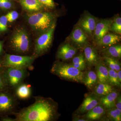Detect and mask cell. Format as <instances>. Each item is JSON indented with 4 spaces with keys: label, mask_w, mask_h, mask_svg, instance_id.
Returning a JSON list of instances; mask_svg holds the SVG:
<instances>
[{
    "label": "cell",
    "mask_w": 121,
    "mask_h": 121,
    "mask_svg": "<svg viewBox=\"0 0 121 121\" xmlns=\"http://www.w3.org/2000/svg\"><path fill=\"white\" fill-rule=\"evenodd\" d=\"M35 99L33 104L13 113L16 121H52L57 119V103L51 98L38 96Z\"/></svg>",
    "instance_id": "obj_1"
},
{
    "label": "cell",
    "mask_w": 121,
    "mask_h": 121,
    "mask_svg": "<svg viewBox=\"0 0 121 121\" xmlns=\"http://www.w3.org/2000/svg\"><path fill=\"white\" fill-rule=\"evenodd\" d=\"M51 72L62 79L78 83H82L84 74L71 64L60 62L53 64Z\"/></svg>",
    "instance_id": "obj_2"
},
{
    "label": "cell",
    "mask_w": 121,
    "mask_h": 121,
    "mask_svg": "<svg viewBox=\"0 0 121 121\" xmlns=\"http://www.w3.org/2000/svg\"><path fill=\"white\" fill-rule=\"evenodd\" d=\"M28 23L34 29L44 32L55 22V17L52 13L45 12H36L27 15Z\"/></svg>",
    "instance_id": "obj_3"
},
{
    "label": "cell",
    "mask_w": 121,
    "mask_h": 121,
    "mask_svg": "<svg viewBox=\"0 0 121 121\" xmlns=\"http://www.w3.org/2000/svg\"><path fill=\"white\" fill-rule=\"evenodd\" d=\"M55 27L56 23L54 22L50 28L37 38L35 43L33 56L36 58L44 54L49 50L52 44Z\"/></svg>",
    "instance_id": "obj_4"
},
{
    "label": "cell",
    "mask_w": 121,
    "mask_h": 121,
    "mask_svg": "<svg viewBox=\"0 0 121 121\" xmlns=\"http://www.w3.org/2000/svg\"><path fill=\"white\" fill-rule=\"evenodd\" d=\"M12 50L18 53H25L30 49L29 38L26 31L22 29H18L13 33L11 40Z\"/></svg>",
    "instance_id": "obj_5"
},
{
    "label": "cell",
    "mask_w": 121,
    "mask_h": 121,
    "mask_svg": "<svg viewBox=\"0 0 121 121\" xmlns=\"http://www.w3.org/2000/svg\"><path fill=\"white\" fill-rule=\"evenodd\" d=\"M35 57L33 56H20L6 54L4 65L6 68L26 69L32 66Z\"/></svg>",
    "instance_id": "obj_6"
},
{
    "label": "cell",
    "mask_w": 121,
    "mask_h": 121,
    "mask_svg": "<svg viewBox=\"0 0 121 121\" xmlns=\"http://www.w3.org/2000/svg\"><path fill=\"white\" fill-rule=\"evenodd\" d=\"M26 69L7 67L4 74L8 85L16 88L22 83L27 75Z\"/></svg>",
    "instance_id": "obj_7"
},
{
    "label": "cell",
    "mask_w": 121,
    "mask_h": 121,
    "mask_svg": "<svg viewBox=\"0 0 121 121\" xmlns=\"http://www.w3.org/2000/svg\"><path fill=\"white\" fill-rule=\"evenodd\" d=\"M16 105V99L12 94L0 93V113L13 114Z\"/></svg>",
    "instance_id": "obj_8"
},
{
    "label": "cell",
    "mask_w": 121,
    "mask_h": 121,
    "mask_svg": "<svg viewBox=\"0 0 121 121\" xmlns=\"http://www.w3.org/2000/svg\"><path fill=\"white\" fill-rule=\"evenodd\" d=\"M97 20L90 13L84 14L79 20L77 25L88 35L89 38L93 36Z\"/></svg>",
    "instance_id": "obj_9"
},
{
    "label": "cell",
    "mask_w": 121,
    "mask_h": 121,
    "mask_svg": "<svg viewBox=\"0 0 121 121\" xmlns=\"http://www.w3.org/2000/svg\"><path fill=\"white\" fill-rule=\"evenodd\" d=\"M89 37L78 25L74 28L69 37L71 41L77 47L84 48L87 45Z\"/></svg>",
    "instance_id": "obj_10"
},
{
    "label": "cell",
    "mask_w": 121,
    "mask_h": 121,
    "mask_svg": "<svg viewBox=\"0 0 121 121\" xmlns=\"http://www.w3.org/2000/svg\"><path fill=\"white\" fill-rule=\"evenodd\" d=\"M112 20L111 19H104L98 21L93 35L95 43L108 33L110 30Z\"/></svg>",
    "instance_id": "obj_11"
},
{
    "label": "cell",
    "mask_w": 121,
    "mask_h": 121,
    "mask_svg": "<svg viewBox=\"0 0 121 121\" xmlns=\"http://www.w3.org/2000/svg\"><path fill=\"white\" fill-rule=\"evenodd\" d=\"M100 104L99 97L94 93L87 95L77 111L79 114L87 113Z\"/></svg>",
    "instance_id": "obj_12"
},
{
    "label": "cell",
    "mask_w": 121,
    "mask_h": 121,
    "mask_svg": "<svg viewBox=\"0 0 121 121\" xmlns=\"http://www.w3.org/2000/svg\"><path fill=\"white\" fill-rule=\"evenodd\" d=\"M83 51L86 65L89 67L95 66L100 61L97 51L94 47L87 45L83 48Z\"/></svg>",
    "instance_id": "obj_13"
},
{
    "label": "cell",
    "mask_w": 121,
    "mask_h": 121,
    "mask_svg": "<svg viewBox=\"0 0 121 121\" xmlns=\"http://www.w3.org/2000/svg\"><path fill=\"white\" fill-rule=\"evenodd\" d=\"M77 52V48L69 43H64L58 50L57 58L62 60H69L74 57Z\"/></svg>",
    "instance_id": "obj_14"
},
{
    "label": "cell",
    "mask_w": 121,
    "mask_h": 121,
    "mask_svg": "<svg viewBox=\"0 0 121 121\" xmlns=\"http://www.w3.org/2000/svg\"><path fill=\"white\" fill-rule=\"evenodd\" d=\"M121 40L120 35L108 33L95 43L98 46L106 48L117 44L121 41Z\"/></svg>",
    "instance_id": "obj_15"
},
{
    "label": "cell",
    "mask_w": 121,
    "mask_h": 121,
    "mask_svg": "<svg viewBox=\"0 0 121 121\" xmlns=\"http://www.w3.org/2000/svg\"><path fill=\"white\" fill-rule=\"evenodd\" d=\"M95 66L98 82L109 83V73L107 66L100 60Z\"/></svg>",
    "instance_id": "obj_16"
},
{
    "label": "cell",
    "mask_w": 121,
    "mask_h": 121,
    "mask_svg": "<svg viewBox=\"0 0 121 121\" xmlns=\"http://www.w3.org/2000/svg\"><path fill=\"white\" fill-rule=\"evenodd\" d=\"M106 109L104 106L99 104L87 112L84 117L88 121L98 120L104 115Z\"/></svg>",
    "instance_id": "obj_17"
},
{
    "label": "cell",
    "mask_w": 121,
    "mask_h": 121,
    "mask_svg": "<svg viewBox=\"0 0 121 121\" xmlns=\"http://www.w3.org/2000/svg\"><path fill=\"white\" fill-rule=\"evenodd\" d=\"M20 1L23 8L31 13L41 11L44 8L39 0H20Z\"/></svg>",
    "instance_id": "obj_18"
},
{
    "label": "cell",
    "mask_w": 121,
    "mask_h": 121,
    "mask_svg": "<svg viewBox=\"0 0 121 121\" xmlns=\"http://www.w3.org/2000/svg\"><path fill=\"white\" fill-rule=\"evenodd\" d=\"M118 95V92L113 91L108 94L101 97L99 98L100 103L104 106L106 109H108L115 107V100Z\"/></svg>",
    "instance_id": "obj_19"
},
{
    "label": "cell",
    "mask_w": 121,
    "mask_h": 121,
    "mask_svg": "<svg viewBox=\"0 0 121 121\" xmlns=\"http://www.w3.org/2000/svg\"><path fill=\"white\" fill-rule=\"evenodd\" d=\"M104 56H106L119 59L121 57V44H115L105 48L102 51Z\"/></svg>",
    "instance_id": "obj_20"
},
{
    "label": "cell",
    "mask_w": 121,
    "mask_h": 121,
    "mask_svg": "<svg viewBox=\"0 0 121 121\" xmlns=\"http://www.w3.org/2000/svg\"><path fill=\"white\" fill-rule=\"evenodd\" d=\"M98 82L97 74L93 71H89L84 73L82 82L89 89L94 88Z\"/></svg>",
    "instance_id": "obj_21"
},
{
    "label": "cell",
    "mask_w": 121,
    "mask_h": 121,
    "mask_svg": "<svg viewBox=\"0 0 121 121\" xmlns=\"http://www.w3.org/2000/svg\"><path fill=\"white\" fill-rule=\"evenodd\" d=\"M98 83L94 87V93L98 97H103L114 91L112 86L109 83Z\"/></svg>",
    "instance_id": "obj_22"
},
{
    "label": "cell",
    "mask_w": 121,
    "mask_h": 121,
    "mask_svg": "<svg viewBox=\"0 0 121 121\" xmlns=\"http://www.w3.org/2000/svg\"><path fill=\"white\" fill-rule=\"evenodd\" d=\"M16 88V95L19 98L27 99L31 96V89L30 85L21 83Z\"/></svg>",
    "instance_id": "obj_23"
},
{
    "label": "cell",
    "mask_w": 121,
    "mask_h": 121,
    "mask_svg": "<svg viewBox=\"0 0 121 121\" xmlns=\"http://www.w3.org/2000/svg\"><path fill=\"white\" fill-rule=\"evenodd\" d=\"M104 63L109 68L117 72L121 70V63L118 59L109 56H104Z\"/></svg>",
    "instance_id": "obj_24"
},
{
    "label": "cell",
    "mask_w": 121,
    "mask_h": 121,
    "mask_svg": "<svg viewBox=\"0 0 121 121\" xmlns=\"http://www.w3.org/2000/svg\"><path fill=\"white\" fill-rule=\"evenodd\" d=\"M71 65L81 71L85 70L86 68V64L83 54L80 53L74 57L72 60Z\"/></svg>",
    "instance_id": "obj_25"
},
{
    "label": "cell",
    "mask_w": 121,
    "mask_h": 121,
    "mask_svg": "<svg viewBox=\"0 0 121 121\" xmlns=\"http://www.w3.org/2000/svg\"><path fill=\"white\" fill-rule=\"evenodd\" d=\"M108 69L109 73V83L111 86L121 87V82L118 80L117 72L108 67Z\"/></svg>",
    "instance_id": "obj_26"
},
{
    "label": "cell",
    "mask_w": 121,
    "mask_h": 121,
    "mask_svg": "<svg viewBox=\"0 0 121 121\" xmlns=\"http://www.w3.org/2000/svg\"><path fill=\"white\" fill-rule=\"evenodd\" d=\"M111 25L110 30L114 34H121V18L120 16L116 17L113 20Z\"/></svg>",
    "instance_id": "obj_27"
},
{
    "label": "cell",
    "mask_w": 121,
    "mask_h": 121,
    "mask_svg": "<svg viewBox=\"0 0 121 121\" xmlns=\"http://www.w3.org/2000/svg\"><path fill=\"white\" fill-rule=\"evenodd\" d=\"M107 114L108 117L112 121H121V111L115 107L108 109Z\"/></svg>",
    "instance_id": "obj_28"
},
{
    "label": "cell",
    "mask_w": 121,
    "mask_h": 121,
    "mask_svg": "<svg viewBox=\"0 0 121 121\" xmlns=\"http://www.w3.org/2000/svg\"><path fill=\"white\" fill-rule=\"evenodd\" d=\"M8 22V20L5 16L0 17V32H3L7 30Z\"/></svg>",
    "instance_id": "obj_29"
},
{
    "label": "cell",
    "mask_w": 121,
    "mask_h": 121,
    "mask_svg": "<svg viewBox=\"0 0 121 121\" xmlns=\"http://www.w3.org/2000/svg\"><path fill=\"white\" fill-rule=\"evenodd\" d=\"M8 22H13L18 18L19 13L16 11H13L9 12L5 15Z\"/></svg>",
    "instance_id": "obj_30"
},
{
    "label": "cell",
    "mask_w": 121,
    "mask_h": 121,
    "mask_svg": "<svg viewBox=\"0 0 121 121\" xmlns=\"http://www.w3.org/2000/svg\"><path fill=\"white\" fill-rule=\"evenodd\" d=\"M12 7V3L9 0H0V8L3 10H8Z\"/></svg>",
    "instance_id": "obj_31"
},
{
    "label": "cell",
    "mask_w": 121,
    "mask_h": 121,
    "mask_svg": "<svg viewBox=\"0 0 121 121\" xmlns=\"http://www.w3.org/2000/svg\"><path fill=\"white\" fill-rule=\"evenodd\" d=\"M39 1L44 7L51 9H53L55 7L54 0H39Z\"/></svg>",
    "instance_id": "obj_32"
},
{
    "label": "cell",
    "mask_w": 121,
    "mask_h": 121,
    "mask_svg": "<svg viewBox=\"0 0 121 121\" xmlns=\"http://www.w3.org/2000/svg\"><path fill=\"white\" fill-rule=\"evenodd\" d=\"M8 85L4 74L3 76L0 75V91L4 90Z\"/></svg>",
    "instance_id": "obj_33"
},
{
    "label": "cell",
    "mask_w": 121,
    "mask_h": 121,
    "mask_svg": "<svg viewBox=\"0 0 121 121\" xmlns=\"http://www.w3.org/2000/svg\"><path fill=\"white\" fill-rule=\"evenodd\" d=\"M115 107L121 111V95H118L115 101Z\"/></svg>",
    "instance_id": "obj_34"
},
{
    "label": "cell",
    "mask_w": 121,
    "mask_h": 121,
    "mask_svg": "<svg viewBox=\"0 0 121 121\" xmlns=\"http://www.w3.org/2000/svg\"><path fill=\"white\" fill-rule=\"evenodd\" d=\"M3 121H16L15 119H13L9 117H6L3 119Z\"/></svg>",
    "instance_id": "obj_35"
},
{
    "label": "cell",
    "mask_w": 121,
    "mask_h": 121,
    "mask_svg": "<svg viewBox=\"0 0 121 121\" xmlns=\"http://www.w3.org/2000/svg\"><path fill=\"white\" fill-rule=\"evenodd\" d=\"M118 80L120 82H121V70L117 72Z\"/></svg>",
    "instance_id": "obj_36"
},
{
    "label": "cell",
    "mask_w": 121,
    "mask_h": 121,
    "mask_svg": "<svg viewBox=\"0 0 121 121\" xmlns=\"http://www.w3.org/2000/svg\"><path fill=\"white\" fill-rule=\"evenodd\" d=\"M73 121H88V120H86V119H81V118H75V119H73Z\"/></svg>",
    "instance_id": "obj_37"
},
{
    "label": "cell",
    "mask_w": 121,
    "mask_h": 121,
    "mask_svg": "<svg viewBox=\"0 0 121 121\" xmlns=\"http://www.w3.org/2000/svg\"><path fill=\"white\" fill-rule=\"evenodd\" d=\"M2 43L0 41V53L2 51Z\"/></svg>",
    "instance_id": "obj_38"
},
{
    "label": "cell",
    "mask_w": 121,
    "mask_h": 121,
    "mask_svg": "<svg viewBox=\"0 0 121 121\" xmlns=\"http://www.w3.org/2000/svg\"><path fill=\"white\" fill-rule=\"evenodd\" d=\"M1 63L0 62V67H1Z\"/></svg>",
    "instance_id": "obj_39"
},
{
    "label": "cell",
    "mask_w": 121,
    "mask_h": 121,
    "mask_svg": "<svg viewBox=\"0 0 121 121\" xmlns=\"http://www.w3.org/2000/svg\"><path fill=\"white\" fill-rule=\"evenodd\" d=\"M9 0L12 1V0Z\"/></svg>",
    "instance_id": "obj_40"
}]
</instances>
